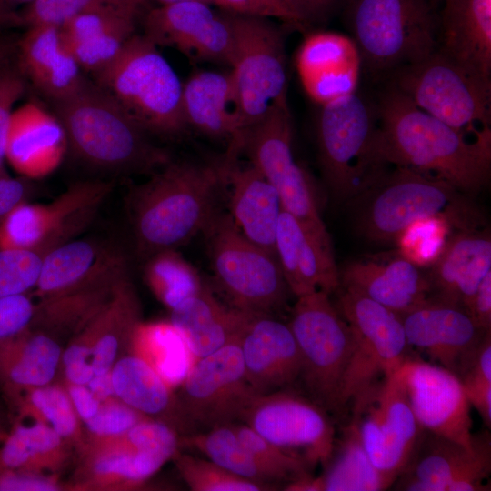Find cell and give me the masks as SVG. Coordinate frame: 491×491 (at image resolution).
<instances>
[{
	"label": "cell",
	"mask_w": 491,
	"mask_h": 491,
	"mask_svg": "<svg viewBox=\"0 0 491 491\" xmlns=\"http://www.w3.org/2000/svg\"><path fill=\"white\" fill-rule=\"evenodd\" d=\"M376 106L378 148L386 164L444 180L469 195L487 185L491 134L466 135L424 112L390 85Z\"/></svg>",
	"instance_id": "1"
},
{
	"label": "cell",
	"mask_w": 491,
	"mask_h": 491,
	"mask_svg": "<svg viewBox=\"0 0 491 491\" xmlns=\"http://www.w3.org/2000/svg\"><path fill=\"white\" fill-rule=\"evenodd\" d=\"M226 174L225 157L215 164L170 161L133 186L126 205L138 254L148 258L176 249L205 231Z\"/></svg>",
	"instance_id": "2"
},
{
	"label": "cell",
	"mask_w": 491,
	"mask_h": 491,
	"mask_svg": "<svg viewBox=\"0 0 491 491\" xmlns=\"http://www.w3.org/2000/svg\"><path fill=\"white\" fill-rule=\"evenodd\" d=\"M347 202L356 231L375 243L398 242L413 225L443 221L457 231L481 228V209L447 182L393 165Z\"/></svg>",
	"instance_id": "3"
},
{
	"label": "cell",
	"mask_w": 491,
	"mask_h": 491,
	"mask_svg": "<svg viewBox=\"0 0 491 491\" xmlns=\"http://www.w3.org/2000/svg\"><path fill=\"white\" fill-rule=\"evenodd\" d=\"M66 147L82 163L117 173H154L171 161L146 132L96 84L84 80L54 102Z\"/></svg>",
	"instance_id": "4"
},
{
	"label": "cell",
	"mask_w": 491,
	"mask_h": 491,
	"mask_svg": "<svg viewBox=\"0 0 491 491\" xmlns=\"http://www.w3.org/2000/svg\"><path fill=\"white\" fill-rule=\"evenodd\" d=\"M320 106L316 135L321 174L333 198L347 203L389 165L378 148L376 106L358 92Z\"/></svg>",
	"instance_id": "5"
},
{
	"label": "cell",
	"mask_w": 491,
	"mask_h": 491,
	"mask_svg": "<svg viewBox=\"0 0 491 491\" xmlns=\"http://www.w3.org/2000/svg\"><path fill=\"white\" fill-rule=\"evenodd\" d=\"M96 85L146 133L173 136L186 127L183 84L145 35H133L118 55L95 74Z\"/></svg>",
	"instance_id": "6"
},
{
	"label": "cell",
	"mask_w": 491,
	"mask_h": 491,
	"mask_svg": "<svg viewBox=\"0 0 491 491\" xmlns=\"http://www.w3.org/2000/svg\"><path fill=\"white\" fill-rule=\"evenodd\" d=\"M346 15L363 67L373 76H388L438 46L430 0H349Z\"/></svg>",
	"instance_id": "7"
},
{
	"label": "cell",
	"mask_w": 491,
	"mask_h": 491,
	"mask_svg": "<svg viewBox=\"0 0 491 491\" xmlns=\"http://www.w3.org/2000/svg\"><path fill=\"white\" fill-rule=\"evenodd\" d=\"M330 295L315 291L296 297L288 323L298 346V382L309 399L337 418L344 379L354 348V336Z\"/></svg>",
	"instance_id": "8"
},
{
	"label": "cell",
	"mask_w": 491,
	"mask_h": 491,
	"mask_svg": "<svg viewBox=\"0 0 491 491\" xmlns=\"http://www.w3.org/2000/svg\"><path fill=\"white\" fill-rule=\"evenodd\" d=\"M418 108L472 136L491 134V78L456 62L438 48L388 75Z\"/></svg>",
	"instance_id": "9"
},
{
	"label": "cell",
	"mask_w": 491,
	"mask_h": 491,
	"mask_svg": "<svg viewBox=\"0 0 491 491\" xmlns=\"http://www.w3.org/2000/svg\"><path fill=\"white\" fill-rule=\"evenodd\" d=\"M335 304L350 326L354 348L344 379L341 407H356L385 378L415 355L399 315L348 288L339 287Z\"/></svg>",
	"instance_id": "10"
},
{
	"label": "cell",
	"mask_w": 491,
	"mask_h": 491,
	"mask_svg": "<svg viewBox=\"0 0 491 491\" xmlns=\"http://www.w3.org/2000/svg\"><path fill=\"white\" fill-rule=\"evenodd\" d=\"M205 231L214 274L232 306L272 316L285 307L290 290L276 255L248 240L229 215L216 214Z\"/></svg>",
	"instance_id": "11"
},
{
	"label": "cell",
	"mask_w": 491,
	"mask_h": 491,
	"mask_svg": "<svg viewBox=\"0 0 491 491\" xmlns=\"http://www.w3.org/2000/svg\"><path fill=\"white\" fill-rule=\"evenodd\" d=\"M233 20L229 72L245 132L287 102L286 54L283 33L269 18L233 13Z\"/></svg>",
	"instance_id": "12"
},
{
	"label": "cell",
	"mask_w": 491,
	"mask_h": 491,
	"mask_svg": "<svg viewBox=\"0 0 491 491\" xmlns=\"http://www.w3.org/2000/svg\"><path fill=\"white\" fill-rule=\"evenodd\" d=\"M293 123L287 102L244 132L242 153L277 191L283 209L323 240L331 242L311 178L293 153Z\"/></svg>",
	"instance_id": "13"
},
{
	"label": "cell",
	"mask_w": 491,
	"mask_h": 491,
	"mask_svg": "<svg viewBox=\"0 0 491 491\" xmlns=\"http://www.w3.org/2000/svg\"><path fill=\"white\" fill-rule=\"evenodd\" d=\"M112 190L109 181H79L47 205L21 204L0 224V249L25 248L45 256L76 238Z\"/></svg>",
	"instance_id": "14"
},
{
	"label": "cell",
	"mask_w": 491,
	"mask_h": 491,
	"mask_svg": "<svg viewBox=\"0 0 491 491\" xmlns=\"http://www.w3.org/2000/svg\"><path fill=\"white\" fill-rule=\"evenodd\" d=\"M352 418L373 465L395 482L413 459L424 433L400 368L368 393L352 410Z\"/></svg>",
	"instance_id": "15"
},
{
	"label": "cell",
	"mask_w": 491,
	"mask_h": 491,
	"mask_svg": "<svg viewBox=\"0 0 491 491\" xmlns=\"http://www.w3.org/2000/svg\"><path fill=\"white\" fill-rule=\"evenodd\" d=\"M240 422L311 466L328 462L336 434L329 414L291 388L256 395Z\"/></svg>",
	"instance_id": "16"
},
{
	"label": "cell",
	"mask_w": 491,
	"mask_h": 491,
	"mask_svg": "<svg viewBox=\"0 0 491 491\" xmlns=\"http://www.w3.org/2000/svg\"><path fill=\"white\" fill-rule=\"evenodd\" d=\"M176 394L193 433L240 422L256 394L248 384L239 341L191 366Z\"/></svg>",
	"instance_id": "17"
},
{
	"label": "cell",
	"mask_w": 491,
	"mask_h": 491,
	"mask_svg": "<svg viewBox=\"0 0 491 491\" xmlns=\"http://www.w3.org/2000/svg\"><path fill=\"white\" fill-rule=\"evenodd\" d=\"M491 473V437L474 434V449L425 431L415 456L393 486L405 491H484Z\"/></svg>",
	"instance_id": "18"
},
{
	"label": "cell",
	"mask_w": 491,
	"mask_h": 491,
	"mask_svg": "<svg viewBox=\"0 0 491 491\" xmlns=\"http://www.w3.org/2000/svg\"><path fill=\"white\" fill-rule=\"evenodd\" d=\"M203 1L160 5L145 17V35L196 62L230 65L235 44L233 13Z\"/></svg>",
	"instance_id": "19"
},
{
	"label": "cell",
	"mask_w": 491,
	"mask_h": 491,
	"mask_svg": "<svg viewBox=\"0 0 491 491\" xmlns=\"http://www.w3.org/2000/svg\"><path fill=\"white\" fill-rule=\"evenodd\" d=\"M414 415L425 431L474 449L470 403L460 379L447 369L412 356L400 367Z\"/></svg>",
	"instance_id": "20"
},
{
	"label": "cell",
	"mask_w": 491,
	"mask_h": 491,
	"mask_svg": "<svg viewBox=\"0 0 491 491\" xmlns=\"http://www.w3.org/2000/svg\"><path fill=\"white\" fill-rule=\"evenodd\" d=\"M410 348L461 379L476 360L488 331L463 308L428 299L399 316Z\"/></svg>",
	"instance_id": "21"
},
{
	"label": "cell",
	"mask_w": 491,
	"mask_h": 491,
	"mask_svg": "<svg viewBox=\"0 0 491 491\" xmlns=\"http://www.w3.org/2000/svg\"><path fill=\"white\" fill-rule=\"evenodd\" d=\"M296 67L305 92L322 105L357 92L363 63L351 36L317 31L300 45Z\"/></svg>",
	"instance_id": "22"
},
{
	"label": "cell",
	"mask_w": 491,
	"mask_h": 491,
	"mask_svg": "<svg viewBox=\"0 0 491 491\" xmlns=\"http://www.w3.org/2000/svg\"><path fill=\"white\" fill-rule=\"evenodd\" d=\"M246 377L257 395L298 382L301 358L288 324L272 315L252 314L239 340Z\"/></svg>",
	"instance_id": "23"
},
{
	"label": "cell",
	"mask_w": 491,
	"mask_h": 491,
	"mask_svg": "<svg viewBox=\"0 0 491 491\" xmlns=\"http://www.w3.org/2000/svg\"><path fill=\"white\" fill-rule=\"evenodd\" d=\"M340 286L356 291L401 316L426 302V271L403 253L370 256L339 270Z\"/></svg>",
	"instance_id": "24"
},
{
	"label": "cell",
	"mask_w": 491,
	"mask_h": 491,
	"mask_svg": "<svg viewBox=\"0 0 491 491\" xmlns=\"http://www.w3.org/2000/svg\"><path fill=\"white\" fill-rule=\"evenodd\" d=\"M490 272L489 230L457 231L444 243L426 271L428 299L459 306L467 313L477 287Z\"/></svg>",
	"instance_id": "25"
},
{
	"label": "cell",
	"mask_w": 491,
	"mask_h": 491,
	"mask_svg": "<svg viewBox=\"0 0 491 491\" xmlns=\"http://www.w3.org/2000/svg\"><path fill=\"white\" fill-rule=\"evenodd\" d=\"M275 253L290 293L296 297L340 286L332 243L325 241L283 210L278 220Z\"/></svg>",
	"instance_id": "26"
},
{
	"label": "cell",
	"mask_w": 491,
	"mask_h": 491,
	"mask_svg": "<svg viewBox=\"0 0 491 491\" xmlns=\"http://www.w3.org/2000/svg\"><path fill=\"white\" fill-rule=\"evenodd\" d=\"M224 155L226 185L231 187V219L248 240L276 255V227L284 210L277 191L250 163L240 165L239 155Z\"/></svg>",
	"instance_id": "27"
},
{
	"label": "cell",
	"mask_w": 491,
	"mask_h": 491,
	"mask_svg": "<svg viewBox=\"0 0 491 491\" xmlns=\"http://www.w3.org/2000/svg\"><path fill=\"white\" fill-rule=\"evenodd\" d=\"M170 311V323L194 362L239 341L254 314L225 305L205 286Z\"/></svg>",
	"instance_id": "28"
},
{
	"label": "cell",
	"mask_w": 491,
	"mask_h": 491,
	"mask_svg": "<svg viewBox=\"0 0 491 491\" xmlns=\"http://www.w3.org/2000/svg\"><path fill=\"white\" fill-rule=\"evenodd\" d=\"M137 14L108 5L78 15L60 28L65 47L94 75L107 66L134 35Z\"/></svg>",
	"instance_id": "29"
},
{
	"label": "cell",
	"mask_w": 491,
	"mask_h": 491,
	"mask_svg": "<svg viewBox=\"0 0 491 491\" xmlns=\"http://www.w3.org/2000/svg\"><path fill=\"white\" fill-rule=\"evenodd\" d=\"M187 127L209 137L239 141L244 129L230 72L198 71L183 84Z\"/></svg>",
	"instance_id": "30"
},
{
	"label": "cell",
	"mask_w": 491,
	"mask_h": 491,
	"mask_svg": "<svg viewBox=\"0 0 491 491\" xmlns=\"http://www.w3.org/2000/svg\"><path fill=\"white\" fill-rule=\"evenodd\" d=\"M437 48L491 78V0H442Z\"/></svg>",
	"instance_id": "31"
},
{
	"label": "cell",
	"mask_w": 491,
	"mask_h": 491,
	"mask_svg": "<svg viewBox=\"0 0 491 491\" xmlns=\"http://www.w3.org/2000/svg\"><path fill=\"white\" fill-rule=\"evenodd\" d=\"M65 147V135L55 115L34 103L14 110L5 159L17 172L38 176L52 171Z\"/></svg>",
	"instance_id": "32"
},
{
	"label": "cell",
	"mask_w": 491,
	"mask_h": 491,
	"mask_svg": "<svg viewBox=\"0 0 491 491\" xmlns=\"http://www.w3.org/2000/svg\"><path fill=\"white\" fill-rule=\"evenodd\" d=\"M110 373L116 398L179 436L193 433L173 387L144 359L134 354L119 357Z\"/></svg>",
	"instance_id": "33"
},
{
	"label": "cell",
	"mask_w": 491,
	"mask_h": 491,
	"mask_svg": "<svg viewBox=\"0 0 491 491\" xmlns=\"http://www.w3.org/2000/svg\"><path fill=\"white\" fill-rule=\"evenodd\" d=\"M19 46L25 73L53 102L73 94L85 80L81 67L64 45L60 28L28 27Z\"/></svg>",
	"instance_id": "34"
},
{
	"label": "cell",
	"mask_w": 491,
	"mask_h": 491,
	"mask_svg": "<svg viewBox=\"0 0 491 491\" xmlns=\"http://www.w3.org/2000/svg\"><path fill=\"white\" fill-rule=\"evenodd\" d=\"M61 356L54 336L29 328L0 342V383L7 393L49 385Z\"/></svg>",
	"instance_id": "35"
},
{
	"label": "cell",
	"mask_w": 491,
	"mask_h": 491,
	"mask_svg": "<svg viewBox=\"0 0 491 491\" xmlns=\"http://www.w3.org/2000/svg\"><path fill=\"white\" fill-rule=\"evenodd\" d=\"M121 252L91 239H73L47 252L35 287L42 299L90 279Z\"/></svg>",
	"instance_id": "36"
},
{
	"label": "cell",
	"mask_w": 491,
	"mask_h": 491,
	"mask_svg": "<svg viewBox=\"0 0 491 491\" xmlns=\"http://www.w3.org/2000/svg\"><path fill=\"white\" fill-rule=\"evenodd\" d=\"M335 443L324 473L314 477L315 491H381L394 481L382 474L366 453L356 421L351 417Z\"/></svg>",
	"instance_id": "37"
},
{
	"label": "cell",
	"mask_w": 491,
	"mask_h": 491,
	"mask_svg": "<svg viewBox=\"0 0 491 491\" xmlns=\"http://www.w3.org/2000/svg\"><path fill=\"white\" fill-rule=\"evenodd\" d=\"M179 445L200 452L239 476L275 486L282 483L245 446L232 424L180 436Z\"/></svg>",
	"instance_id": "38"
},
{
	"label": "cell",
	"mask_w": 491,
	"mask_h": 491,
	"mask_svg": "<svg viewBox=\"0 0 491 491\" xmlns=\"http://www.w3.org/2000/svg\"><path fill=\"white\" fill-rule=\"evenodd\" d=\"M16 424L0 445V470L39 474V468L55 466L64 456V439L46 423L34 417Z\"/></svg>",
	"instance_id": "39"
},
{
	"label": "cell",
	"mask_w": 491,
	"mask_h": 491,
	"mask_svg": "<svg viewBox=\"0 0 491 491\" xmlns=\"http://www.w3.org/2000/svg\"><path fill=\"white\" fill-rule=\"evenodd\" d=\"M132 353L147 362L172 387L180 385L194 364L181 336L169 322L136 326Z\"/></svg>",
	"instance_id": "40"
},
{
	"label": "cell",
	"mask_w": 491,
	"mask_h": 491,
	"mask_svg": "<svg viewBox=\"0 0 491 491\" xmlns=\"http://www.w3.org/2000/svg\"><path fill=\"white\" fill-rule=\"evenodd\" d=\"M145 277L153 293L169 310L204 286L195 267L175 249L149 256L145 266Z\"/></svg>",
	"instance_id": "41"
},
{
	"label": "cell",
	"mask_w": 491,
	"mask_h": 491,
	"mask_svg": "<svg viewBox=\"0 0 491 491\" xmlns=\"http://www.w3.org/2000/svg\"><path fill=\"white\" fill-rule=\"evenodd\" d=\"M178 472L193 491H263L276 486L235 475L209 459L189 454L174 456Z\"/></svg>",
	"instance_id": "42"
},
{
	"label": "cell",
	"mask_w": 491,
	"mask_h": 491,
	"mask_svg": "<svg viewBox=\"0 0 491 491\" xmlns=\"http://www.w3.org/2000/svg\"><path fill=\"white\" fill-rule=\"evenodd\" d=\"M20 390L26 392L25 414L38 415L34 417L46 423L63 439L77 436L79 417L66 390L50 384Z\"/></svg>",
	"instance_id": "43"
},
{
	"label": "cell",
	"mask_w": 491,
	"mask_h": 491,
	"mask_svg": "<svg viewBox=\"0 0 491 491\" xmlns=\"http://www.w3.org/2000/svg\"><path fill=\"white\" fill-rule=\"evenodd\" d=\"M232 425L245 446L285 485L311 475V466L301 457L287 453L242 422Z\"/></svg>",
	"instance_id": "44"
},
{
	"label": "cell",
	"mask_w": 491,
	"mask_h": 491,
	"mask_svg": "<svg viewBox=\"0 0 491 491\" xmlns=\"http://www.w3.org/2000/svg\"><path fill=\"white\" fill-rule=\"evenodd\" d=\"M44 256L25 248L0 249V297L35 288Z\"/></svg>",
	"instance_id": "45"
},
{
	"label": "cell",
	"mask_w": 491,
	"mask_h": 491,
	"mask_svg": "<svg viewBox=\"0 0 491 491\" xmlns=\"http://www.w3.org/2000/svg\"><path fill=\"white\" fill-rule=\"evenodd\" d=\"M112 4L119 5L113 0H34L15 19L27 27L50 25L61 28L78 15Z\"/></svg>",
	"instance_id": "46"
},
{
	"label": "cell",
	"mask_w": 491,
	"mask_h": 491,
	"mask_svg": "<svg viewBox=\"0 0 491 491\" xmlns=\"http://www.w3.org/2000/svg\"><path fill=\"white\" fill-rule=\"evenodd\" d=\"M146 418L149 417L114 397L102 403L97 413L84 423L90 436L100 444L123 436Z\"/></svg>",
	"instance_id": "47"
},
{
	"label": "cell",
	"mask_w": 491,
	"mask_h": 491,
	"mask_svg": "<svg viewBox=\"0 0 491 491\" xmlns=\"http://www.w3.org/2000/svg\"><path fill=\"white\" fill-rule=\"evenodd\" d=\"M36 306L25 294L0 297V342L29 329Z\"/></svg>",
	"instance_id": "48"
},
{
	"label": "cell",
	"mask_w": 491,
	"mask_h": 491,
	"mask_svg": "<svg viewBox=\"0 0 491 491\" xmlns=\"http://www.w3.org/2000/svg\"><path fill=\"white\" fill-rule=\"evenodd\" d=\"M222 10L247 15L276 18L298 29L304 28L283 0H211Z\"/></svg>",
	"instance_id": "49"
},
{
	"label": "cell",
	"mask_w": 491,
	"mask_h": 491,
	"mask_svg": "<svg viewBox=\"0 0 491 491\" xmlns=\"http://www.w3.org/2000/svg\"><path fill=\"white\" fill-rule=\"evenodd\" d=\"M24 91L25 84L19 75L10 70L0 72V175H5L3 165L13 107Z\"/></svg>",
	"instance_id": "50"
},
{
	"label": "cell",
	"mask_w": 491,
	"mask_h": 491,
	"mask_svg": "<svg viewBox=\"0 0 491 491\" xmlns=\"http://www.w3.org/2000/svg\"><path fill=\"white\" fill-rule=\"evenodd\" d=\"M90 346L79 336L62 352L61 361L68 385L86 386L95 376Z\"/></svg>",
	"instance_id": "51"
},
{
	"label": "cell",
	"mask_w": 491,
	"mask_h": 491,
	"mask_svg": "<svg viewBox=\"0 0 491 491\" xmlns=\"http://www.w3.org/2000/svg\"><path fill=\"white\" fill-rule=\"evenodd\" d=\"M57 483L36 473L0 470V491H55Z\"/></svg>",
	"instance_id": "52"
},
{
	"label": "cell",
	"mask_w": 491,
	"mask_h": 491,
	"mask_svg": "<svg viewBox=\"0 0 491 491\" xmlns=\"http://www.w3.org/2000/svg\"><path fill=\"white\" fill-rule=\"evenodd\" d=\"M466 397L478 412L486 428L491 427V379L466 374L460 379Z\"/></svg>",
	"instance_id": "53"
},
{
	"label": "cell",
	"mask_w": 491,
	"mask_h": 491,
	"mask_svg": "<svg viewBox=\"0 0 491 491\" xmlns=\"http://www.w3.org/2000/svg\"><path fill=\"white\" fill-rule=\"evenodd\" d=\"M298 18L303 27L321 22L342 0H283Z\"/></svg>",
	"instance_id": "54"
},
{
	"label": "cell",
	"mask_w": 491,
	"mask_h": 491,
	"mask_svg": "<svg viewBox=\"0 0 491 491\" xmlns=\"http://www.w3.org/2000/svg\"><path fill=\"white\" fill-rule=\"evenodd\" d=\"M27 185L24 181L0 175V224L18 205L25 203Z\"/></svg>",
	"instance_id": "55"
},
{
	"label": "cell",
	"mask_w": 491,
	"mask_h": 491,
	"mask_svg": "<svg viewBox=\"0 0 491 491\" xmlns=\"http://www.w3.org/2000/svg\"><path fill=\"white\" fill-rule=\"evenodd\" d=\"M467 313L484 330H491V272L481 281Z\"/></svg>",
	"instance_id": "56"
},
{
	"label": "cell",
	"mask_w": 491,
	"mask_h": 491,
	"mask_svg": "<svg viewBox=\"0 0 491 491\" xmlns=\"http://www.w3.org/2000/svg\"><path fill=\"white\" fill-rule=\"evenodd\" d=\"M78 417L85 422L99 410L101 402L86 386L68 385L66 389Z\"/></svg>",
	"instance_id": "57"
},
{
	"label": "cell",
	"mask_w": 491,
	"mask_h": 491,
	"mask_svg": "<svg viewBox=\"0 0 491 491\" xmlns=\"http://www.w3.org/2000/svg\"><path fill=\"white\" fill-rule=\"evenodd\" d=\"M86 386L101 403L115 397L110 372L95 375Z\"/></svg>",
	"instance_id": "58"
},
{
	"label": "cell",
	"mask_w": 491,
	"mask_h": 491,
	"mask_svg": "<svg viewBox=\"0 0 491 491\" xmlns=\"http://www.w3.org/2000/svg\"><path fill=\"white\" fill-rule=\"evenodd\" d=\"M119 5L139 14L142 8L146 5L147 0H113Z\"/></svg>",
	"instance_id": "59"
},
{
	"label": "cell",
	"mask_w": 491,
	"mask_h": 491,
	"mask_svg": "<svg viewBox=\"0 0 491 491\" xmlns=\"http://www.w3.org/2000/svg\"><path fill=\"white\" fill-rule=\"evenodd\" d=\"M34 0H0V20L5 17V7L14 6L20 4H29Z\"/></svg>",
	"instance_id": "60"
},
{
	"label": "cell",
	"mask_w": 491,
	"mask_h": 491,
	"mask_svg": "<svg viewBox=\"0 0 491 491\" xmlns=\"http://www.w3.org/2000/svg\"><path fill=\"white\" fill-rule=\"evenodd\" d=\"M155 1L160 3V5H168V4L177 3V2L193 1V0H155ZM196 1H203V2L213 5L211 0H196Z\"/></svg>",
	"instance_id": "61"
},
{
	"label": "cell",
	"mask_w": 491,
	"mask_h": 491,
	"mask_svg": "<svg viewBox=\"0 0 491 491\" xmlns=\"http://www.w3.org/2000/svg\"><path fill=\"white\" fill-rule=\"evenodd\" d=\"M7 55V46L4 43L0 42V63L5 58Z\"/></svg>",
	"instance_id": "62"
},
{
	"label": "cell",
	"mask_w": 491,
	"mask_h": 491,
	"mask_svg": "<svg viewBox=\"0 0 491 491\" xmlns=\"http://www.w3.org/2000/svg\"><path fill=\"white\" fill-rule=\"evenodd\" d=\"M6 435L7 434L4 431L3 426H2V422L0 420V445L2 444L4 439L5 438Z\"/></svg>",
	"instance_id": "63"
},
{
	"label": "cell",
	"mask_w": 491,
	"mask_h": 491,
	"mask_svg": "<svg viewBox=\"0 0 491 491\" xmlns=\"http://www.w3.org/2000/svg\"><path fill=\"white\" fill-rule=\"evenodd\" d=\"M430 2L432 3V5H433L434 6H436V3H441L442 0H430Z\"/></svg>",
	"instance_id": "64"
}]
</instances>
